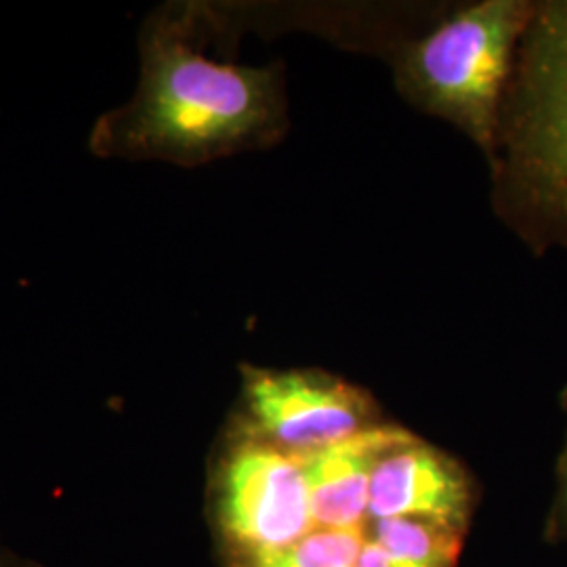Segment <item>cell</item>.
<instances>
[{
  "label": "cell",
  "mask_w": 567,
  "mask_h": 567,
  "mask_svg": "<svg viewBox=\"0 0 567 567\" xmlns=\"http://www.w3.org/2000/svg\"><path fill=\"white\" fill-rule=\"evenodd\" d=\"M198 2H168L140 30V82L128 102L89 133L102 161L194 168L280 142L288 128L282 65H243L204 55Z\"/></svg>",
  "instance_id": "obj_1"
},
{
  "label": "cell",
  "mask_w": 567,
  "mask_h": 567,
  "mask_svg": "<svg viewBox=\"0 0 567 567\" xmlns=\"http://www.w3.org/2000/svg\"><path fill=\"white\" fill-rule=\"evenodd\" d=\"M487 164L503 224L538 257L567 246V0L534 7Z\"/></svg>",
  "instance_id": "obj_2"
},
{
  "label": "cell",
  "mask_w": 567,
  "mask_h": 567,
  "mask_svg": "<svg viewBox=\"0 0 567 567\" xmlns=\"http://www.w3.org/2000/svg\"><path fill=\"white\" fill-rule=\"evenodd\" d=\"M534 7V0L475 2L405 42L393 60L400 93L421 112L454 124L487 158Z\"/></svg>",
  "instance_id": "obj_3"
},
{
  "label": "cell",
  "mask_w": 567,
  "mask_h": 567,
  "mask_svg": "<svg viewBox=\"0 0 567 567\" xmlns=\"http://www.w3.org/2000/svg\"><path fill=\"white\" fill-rule=\"evenodd\" d=\"M206 511L225 567L282 553L316 529L303 463L234 416L213 450Z\"/></svg>",
  "instance_id": "obj_4"
},
{
  "label": "cell",
  "mask_w": 567,
  "mask_h": 567,
  "mask_svg": "<svg viewBox=\"0 0 567 567\" xmlns=\"http://www.w3.org/2000/svg\"><path fill=\"white\" fill-rule=\"evenodd\" d=\"M240 404L231 414L265 444L307 458L381 425L374 400L324 370L240 365Z\"/></svg>",
  "instance_id": "obj_5"
},
{
  "label": "cell",
  "mask_w": 567,
  "mask_h": 567,
  "mask_svg": "<svg viewBox=\"0 0 567 567\" xmlns=\"http://www.w3.org/2000/svg\"><path fill=\"white\" fill-rule=\"evenodd\" d=\"M473 484L446 452L410 435L377 461L368 489V522L414 517L466 532Z\"/></svg>",
  "instance_id": "obj_6"
},
{
  "label": "cell",
  "mask_w": 567,
  "mask_h": 567,
  "mask_svg": "<svg viewBox=\"0 0 567 567\" xmlns=\"http://www.w3.org/2000/svg\"><path fill=\"white\" fill-rule=\"evenodd\" d=\"M412 433L402 426L377 425L299 458L307 473L311 515L320 529H351L368 522V489L377 461Z\"/></svg>",
  "instance_id": "obj_7"
},
{
  "label": "cell",
  "mask_w": 567,
  "mask_h": 567,
  "mask_svg": "<svg viewBox=\"0 0 567 567\" xmlns=\"http://www.w3.org/2000/svg\"><path fill=\"white\" fill-rule=\"evenodd\" d=\"M368 536L402 567H454L465 532L431 519L395 517L365 524Z\"/></svg>",
  "instance_id": "obj_8"
},
{
  "label": "cell",
  "mask_w": 567,
  "mask_h": 567,
  "mask_svg": "<svg viewBox=\"0 0 567 567\" xmlns=\"http://www.w3.org/2000/svg\"><path fill=\"white\" fill-rule=\"evenodd\" d=\"M365 524L351 529L316 527L282 553L240 567H353L365 547Z\"/></svg>",
  "instance_id": "obj_9"
},
{
  "label": "cell",
  "mask_w": 567,
  "mask_h": 567,
  "mask_svg": "<svg viewBox=\"0 0 567 567\" xmlns=\"http://www.w3.org/2000/svg\"><path fill=\"white\" fill-rule=\"evenodd\" d=\"M0 567H47L42 566L39 559L30 557V555H23L16 548L7 547L2 540H0Z\"/></svg>",
  "instance_id": "obj_10"
},
{
  "label": "cell",
  "mask_w": 567,
  "mask_h": 567,
  "mask_svg": "<svg viewBox=\"0 0 567 567\" xmlns=\"http://www.w3.org/2000/svg\"><path fill=\"white\" fill-rule=\"evenodd\" d=\"M559 496H561V508L567 519V440L561 461H559Z\"/></svg>",
  "instance_id": "obj_11"
}]
</instances>
